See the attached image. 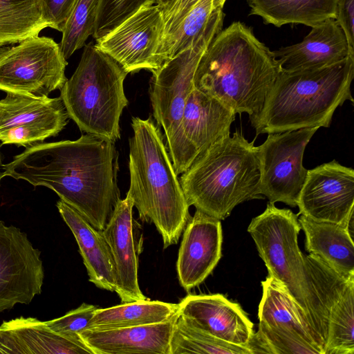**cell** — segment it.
I'll return each mask as SVG.
<instances>
[{"mask_svg": "<svg viewBox=\"0 0 354 354\" xmlns=\"http://www.w3.org/2000/svg\"><path fill=\"white\" fill-rule=\"evenodd\" d=\"M118 160L115 142L86 133L75 140L29 146L1 165L0 174L48 187L102 231L120 199Z\"/></svg>", "mask_w": 354, "mask_h": 354, "instance_id": "6da1fadb", "label": "cell"}, {"mask_svg": "<svg viewBox=\"0 0 354 354\" xmlns=\"http://www.w3.org/2000/svg\"><path fill=\"white\" fill-rule=\"evenodd\" d=\"M281 70L273 51L252 29L235 21L212 41L198 64L196 88L235 113L257 114Z\"/></svg>", "mask_w": 354, "mask_h": 354, "instance_id": "7a4b0ae2", "label": "cell"}, {"mask_svg": "<svg viewBox=\"0 0 354 354\" xmlns=\"http://www.w3.org/2000/svg\"><path fill=\"white\" fill-rule=\"evenodd\" d=\"M354 55L323 67L281 69L261 111L249 115L256 135L328 127L336 109L353 102Z\"/></svg>", "mask_w": 354, "mask_h": 354, "instance_id": "3957f363", "label": "cell"}, {"mask_svg": "<svg viewBox=\"0 0 354 354\" xmlns=\"http://www.w3.org/2000/svg\"><path fill=\"white\" fill-rule=\"evenodd\" d=\"M131 127L127 194L140 218L155 225L166 249L178 243L192 217L189 206L159 127L151 117L133 118Z\"/></svg>", "mask_w": 354, "mask_h": 354, "instance_id": "277c9868", "label": "cell"}, {"mask_svg": "<svg viewBox=\"0 0 354 354\" xmlns=\"http://www.w3.org/2000/svg\"><path fill=\"white\" fill-rule=\"evenodd\" d=\"M254 143L236 129L201 153L179 179L189 206L222 221L237 205L263 198Z\"/></svg>", "mask_w": 354, "mask_h": 354, "instance_id": "5b68a950", "label": "cell"}, {"mask_svg": "<svg viewBox=\"0 0 354 354\" xmlns=\"http://www.w3.org/2000/svg\"><path fill=\"white\" fill-rule=\"evenodd\" d=\"M300 230L297 214L289 209H279L270 202L248 227L268 274L285 287L325 343L328 313L306 255L299 249L297 238Z\"/></svg>", "mask_w": 354, "mask_h": 354, "instance_id": "8992f818", "label": "cell"}, {"mask_svg": "<svg viewBox=\"0 0 354 354\" xmlns=\"http://www.w3.org/2000/svg\"><path fill=\"white\" fill-rule=\"evenodd\" d=\"M127 74L95 45L84 46L76 70L60 89L69 118L82 131L113 142L120 139V118L128 104Z\"/></svg>", "mask_w": 354, "mask_h": 354, "instance_id": "52a82bcc", "label": "cell"}, {"mask_svg": "<svg viewBox=\"0 0 354 354\" xmlns=\"http://www.w3.org/2000/svg\"><path fill=\"white\" fill-rule=\"evenodd\" d=\"M17 44L0 46V90L34 97L60 90L68 80V62L59 44L39 35Z\"/></svg>", "mask_w": 354, "mask_h": 354, "instance_id": "ba28073f", "label": "cell"}, {"mask_svg": "<svg viewBox=\"0 0 354 354\" xmlns=\"http://www.w3.org/2000/svg\"><path fill=\"white\" fill-rule=\"evenodd\" d=\"M235 115L231 108L194 88L177 129L167 139L168 153L177 176L185 171L209 147L230 135Z\"/></svg>", "mask_w": 354, "mask_h": 354, "instance_id": "9c48e42d", "label": "cell"}, {"mask_svg": "<svg viewBox=\"0 0 354 354\" xmlns=\"http://www.w3.org/2000/svg\"><path fill=\"white\" fill-rule=\"evenodd\" d=\"M319 127L270 133L258 146L260 192L271 203L297 207L307 171L303 166L306 145Z\"/></svg>", "mask_w": 354, "mask_h": 354, "instance_id": "30bf717a", "label": "cell"}, {"mask_svg": "<svg viewBox=\"0 0 354 354\" xmlns=\"http://www.w3.org/2000/svg\"><path fill=\"white\" fill-rule=\"evenodd\" d=\"M44 280L41 251L25 232L0 220V313L29 304L41 294Z\"/></svg>", "mask_w": 354, "mask_h": 354, "instance_id": "8fae6325", "label": "cell"}, {"mask_svg": "<svg viewBox=\"0 0 354 354\" xmlns=\"http://www.w3.org/2000/svg\"><path fill=\"white\" fill-rule=\"evenodd\" d=\"M214 39L205 37L151 71L149 96L153 115L163 128L166 140L176 131L189 95L194 88L198 64Z\"/></svg>", "mask_w": 354, "mask_h": 354, "instance_id": "7c38bea8", "label": "cell"}, {"mask_svg": "<svg viewBox=\"0 0 354 354\" xmlns=\"http://www.w3.org/2000/svg\"><path fill=\"white\" fill-rule=\"evenodd\" d=\"M164 31L161 8L145 6L95 46L116 61L128 73L151 72L160 66L157 53Z\"/></svg>", "mask_w": 354, "mask_h": 354, "instance_id": "4fadbf2b", "label": "cell"}, {"mask_svg": "<svg viewBox=\"0 0 354 354\" xmlns=\"http://www.w3.org/2000/svg\"><path fill=\"white\" fill-rule=\"evenodd\" d=\"M297 206L298 215L345 225L354 212V170L335 160L308 170Z\"/></svg>", "mask_w": 354, "mask_h": 354, "instance_id": "5bb4252c", "label": "cell"}, {"mask_svg": "<svg viewBox=\"0 0 354 354\" xmlns=\"http://www.w3.org/2000/svg\"><path fill=\"white\" fill-rule=\"evenodd\" d=\"M133 200L127 194L125 198L119 200L102 230L113 257L117 276L115 292L122 303L147 299L138 283V255L142 234L141 226L133 217Z\"/></svg>", "mask_w": 354, "mask_h": 354, "instance_id": "9a60e30c", "label": "cell"}, {"mask_svg": "<svg viewBox=\"0 0 354 354\" xmlns=\"http://www.w3.org/2000/svg\"><path fill=\"white\" fill-rule=\"evenodd\" d=\"M221 221L196 209L183 232L176 270L186 291L203 282L222 257Z\"/></svg>", "mask_w": 354, "mask_h": 354, "instance_id": "2e32d148", "label": "cell"}, {"mask_svg": "<svg viewBox=\"0 0 354 354\" xmlns=\"http://www.w3.org/2000/svg\"><path fill=\"white\" fill-rule=\"evenodd\" d=\"M178 312L192 326L223 342L249 346L253 324L237 303L221 294L187 295Z\"/></svg>", "mask_w": 354, "mask_h": 354, "instance_id": "e0dca14e", "label": "cell"}, {"mask_svg": "<svg viewBox=\"0 0 354 354\" xmlns=\"http://www.w3.org/2000/svg\"><path fill=\"white\" fill-rule=\"evenodd\" d=\"M273 53L281 69L288 71L320 68L354 55L343 30L333 18L311 27L301 42Z\"/></svg>", "mask_w": 354, "mask_h": 354, "instance_id": "ac0fdd59", "label": "cell"}, {"mask_svg": "<svg viewBox=\"0 0 354 354\" xmlns=\"http://www.w3.org/2000/svg\"><path fill=\"white\" fill-rule=\"evenodd\" d=\"M178 312L160 323L106 330L86 329L80 333L93 354H170V340Z\"/></svg>", "mask_w": 354, "mask_h": 354, "instance_id": "d6986e66", "label": "cell"}, {"mask_svg": "<svg viewBox=\"0 0 354 354\" xmlns=\"http://www.w3.org/2000/svg\"><path fill=\"white\" fill-rule=\"evenodd\" d=\"M93 354L82 342L50 329L46 322L20 317L0 325V354Z\"/></svg>", "mask_w": 354, "mask_h": 354, "instance_id": "ffe728a7", "label": "cell"}, {"mask_svg": "<svg viewBox=\"0 0 354 354\" xmlns=\"http://www.w3.org/2000/svg\"><path fill=\"white\" fill-rule=\"evenodd\" d=\"M56 206L77 241L89 281L100 289L115 291L117 284L115 263L102 231L94 228L61 199Z\"/></svg>", "mask_w": 354, "mask_h": 354, "instance_id": "44dd1931", "label": "cell"}, {"mask_svg": "<svg viewBox=\"0 0 354 354\" xmlns=\"http://www.w3.org/2000/svg\"><path fill=\"white\" fill-rule=\"evenodd\" d=\"M263 294L259 320L290 332L324 354L325 343L314 329L301 307L277 279L268 275L261 281Z\"/></svg>", "mask_w": 354, "mask_h": 354, "instance_id": "7402d4cb", "label": "cell"}, {"mask_svg": "<svg viewBox=\"0 0 354 354\" xmlns=\"http://www.w3.org/2000/svg\"><path fill=\"white\" fill-rule=\"evenodd\" d=\"M298 221L305 234L306 251L319 257L344 279H354V241L345 225L304 215Z\"/></svg>", "mask_w": 354, "mask_h": 354, "instance_id": "603a6c76", "label": "cell"}, {"mask_svg": "<svg viewBox=\"0 0 354 354\" xmlns=\"http://www.w3.org/2000/svg\"><path fill=\"white\" fill-rule=\"evenodd\" d=\"M0 100V131L44 127L59 133L69 118L61 97H34L6 93Z\"/></svg>", "mask_w": 354, "mask_h": 354, "instance_id": "cb8c5ba5", "label": "cell"}, {"mask_svg": "<svg viewBox=\"0 0 354 354\" xmlns=\"http://www.w3.org/2000/svg\"><path fill=\"white\" fill-rule=\"evenodd\" d=\"M327 336L324 354L354 353V279L335 272L328 297Z\"/></svg>", "mask_w": 354, "mask_h": 354, "instance_id": "d4e9b609", "label": "cell"}, {"mask_svg": "<svg viewBox=\"0 0 354 354\" xmlns=\"http://www.w3.org/2000/svg\"><path fill=\"white\" fill-rule=\"evenodd\" d=\"M223 18V8L215 7L213 0H199L176 30L160 43L157 53L160 66L201 39H214L222 30Z\"/></svg>", "mask_w": 354, "mask_h": 354, "instance_id": "484cf974", "label": "cell"}, {"mask_svg": "<svg viewBox=\"0 0 354 354\" xmlns=\"http://www.w3.org/2000/svg\"><path fill=\"white\" fill-rule=\"evenodd\" d=\"M250 15L266 24L280 27L287 24L315 26L335 16L337 0H248Z\"/></svg>", "mask_w": 354, "mask_h": 354, "instance_id": "4316f807", "label": "cell"}, {"mask_svg": "<svg viewBox=\"0 0 354 354\" xmlns=\"http://www.w3.org/2000/svg\"><path fill=\"white\" fill-rule=\"evenodd\" d=\"M178 312V304L157 300L124 302L106 308H97L88 329L106 330L149 325L165 322Z\"/></svg>", "mask_w": 354, "mask_h": 354, "instance_id": "83f0119b", "label": "cell"}, {"mask_svg": "<svg viewBox=\"0 0 354 354\" xmlns=\"http://www.w3.org/2000/svg\"><path fill=\"white\" fill-rule=\"evenodd\" d=\"M46 28L39 0H0V46L39 35Z\"/></svg>", "mask_w": 354, "mask_h": 354, "instance_id": "f1b7e54d", "label": "cell"}, {"mask_svg": "<svg viewBox=\"0 0 354 354\" xmlns=\"http://www.w3.org/2000/svg\"><path fill=\"white\" fill-rule=\"evenodd\" d=\"M253 354L250 346L216 339L186 322L179 314L171 334L170 354Z\"/></svg>", "mask_w": 354, "mask_h": 354, "instance_id": "f546056e", "label": "cell"}, {"mask_svg": "<svg viewBox=\"0 0 354 354\" xmlns=\"http://www.w3.org/2000/svg\"><path fill=\"white\" fill-rule=\"evenodd\" d=\"M100 0H76L72 11L62 31L59 46L67 60L86 41L93 35L95 30Z\"/></svg>", "mask_w": 354, "mask_h": 354, "instance_id": "4dcf8cb0", "label": "cell"}, {"mask_svg": "<svg viewBox=\"0 0 354 354\" xmlns=\"http://www.w3.org/2000/svg\"><path fill=\"white\" fill-rule=\"evenodd\" d=\"M248 345L253 354H322L321 350L290 332L261 321Z\"/></svg>", "mask_w": 354, "mask_h": 354, "instance_id": "1f68e13d", "label": "cell"}, {"mask_svg": "<svg viewBox=\"0 0 354 354\" xmlns=\"http://www.w3.org/2000/svg\"><path fill=\"white\" fill-rule=\"evenodd\" d=\"M156 0H100L95 32V41L102 39L145 6Z\"/></svg>", "mask_w": 354, "mask_h": 354, "instance_id": "d6a6232c", "label": "cell"}, {"mask_svg": "<svg viewBox=\"0 0 354 354\" xmlns=\"http://www.w3.org/2000/svg\"><path fill=\"white\" fill-rule=\"evenodd\" d=\"M97 308V307L94 305L83 303L60 317L45 322L48 326L56 333L75 340L82 341L80 337V333L88 328L90 320Z\"/></svg>", "mask_w": 354, "mask_h": 354, "instance_id": "836d02e7", "label": "cell"}, {"mask_svg": "<svg viewBox=\"0 0 354 354\" xmlns=\"http://www.w3.org/2000/svg\"><path fill=\"white\" fill-rule=\"evenodd\" d=\"M42 15L49 28L62 32L76 0H39Z\"/></svg>", "mask_w": 354, "mask_h": 354, "instance_id": "e575fe53", "label": "cell"}, {"mask_svg": "<svg viewBox=\"0 0 354 354\" xmlns=\"http://www.w3.org/2000/svg\"><path fill=\"white\" fill-rule=\"evenodd\" d=\"M198 1L174 0L168 7L161 9L164 19V31L160 43L176 30L185 16Z\"/></svg>", "mask_w": 354, "mask_h": 354, "instance_id": "d590c367", "label": "cell"}, {"mask_svg": "<svg viewBox=\"0 0 354 354\" xmlns=\"http://www.w3.org/2000/svg\"><path fill=\"white\" fill-rule=\"evenodd\" d=\"M335 20L343 30L354 53V0H337Z\"/></svg>", "mask_w": 354, "mask_h": 354, "instance_id": "8d00e7d4", "label": "cell"}, {"mask_svg": "<svg viewBox=\"0 0 354 354\" xmlns=\"http://www.w3.org/2000/svg\"><path fill=\"white\" fill-rule=\"evenodd\" d=\"M354 212H353L347 218L346 223H345V227L349 234V235L353 239L354 236Z\"/></svg>", "mask_w": 354, "mask_h": 354, "instance_id": "74e56055", "label": "cell"}, {"mask_svg": "<svg viewBox=\"0 0 354 354\" xmlns=\"http://www.w3.org/2000/svg\"><path fill=\"white\" fill-rule=\"evenodd\" d=\"M173 1L174 0H156V4L161 9H164L168 7Z\"/></svg>", "mask_w": 354, "mask_h": 354, "instance_id": "f35d334b", "label": "cell"}, {"mask_svg": "<svg viewBox=\"0 0 354 354\" xmlns=\"http://www.w3.org/2000/svg\"><path fill=\"white\" fill-rule=\"evenodd\" d=\"M226 0H213V3L215 7L223 8Z\"/></svg>", "mask_w": 354, "mask_h": 354, "instance_id": "ab89813d", "label": "cell"}, {"mask_svg": "<svg viewBox=\"0 0 354 354\" xmlns=\"http://www.w3.org/2000/svg\"><path fill=\"white\" fill-rule=\"evenodd\" d=\"M1 146L0 145V166L1 165ZM1 174H0V183H1Z\"/></svg>", "mask_w": 354, "mask_h": 354, "instance_id": "60d3db41", "label": "cell"}]
</instances>
